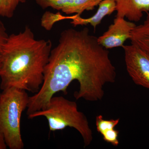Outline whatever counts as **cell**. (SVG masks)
Listing matches in <instances>:
<instances>
[{"instance_id":"obj_6","label":"cell","mask_w":149,"mask_h":149,"mask_svg":"<svg viewBox=\"0 0 149 149\" xmlns=\"http://www.w3.org/2000/svg\"><path fill=\"white\" fill-rule=\"evenodd\" d=\"M136 25L124 17H116L113 23L110 25L106 32L97 37L98 42L107 49L122 47L125 41L130 39L132 30Z\"/></svg>"},{"instance_id":"obj_13","label":"cell","mask_w":149,"mask_h":149,"mask_svg":"<svg viewBox=\"0 0 149 149\" xmlns=\"http://www.w3.org/2000/svg\"><path fill=\"white\" fill-rule=\"evenodd\" d=\"M120 118L111 120H105L102 115H99L96 118V125L97 130L99 133H102L107 130L113 129L118 124Z\"/></svg>"},{"instance_id":"obj_2","label":"cell","mask_w":149,"mask_h":149,"mask_svg":"<svg viewBox=\"0 0 149 149\" xmlns=\"http://www.w3.org/2000/svg\"><path fill=\"white\" fill-rule=\"evenodd\" d=\"M52 49L50 40H36L28 26L8 35L2 55L1 89L14 87L37 93L44 82Z\"/></svg>"},{"instance_id":"obj_16","label":"cell","mask_w":149,"mask_h":149,"mask_svg":"<svg viewBox=\"0 0 149 149\" xmlns=\"http://www.w3.org/2000/svg\"><path fill=\"white\" fill-rule=\"evenodd\" d=\"M6 145L4 140L1 136L0 135V149H6L7 148Z\"/></svg>"},{"instance_id":"obj_3","label":"cell","mask_w":149,"mask_h":149,"mask_svg":"<svg viewBox=\"0 0 149 149\" xmlns=\"http://www.w3.org/2000/svg\"><path fill=\"white\" fill-rule=\"evenodd\" d=\"M40 116L47 120L50 131H58L67 127L74 128L80 133L84 147L89 146L93 140V134L85 115L79 111L75 102L62 96L53 97L44 109L28 116L29 119Z\"/></svg>"},{"instance_id":"obj_11","label":"cell","mask_w":149,"mask_h":149,"mask_svg":"<svg viewBox=\"0 0 149 149\" xmlns=\"http://www.w3.org/2000/svg\"><path fill=\"white\" fill-rule=\"evenodd\" d=\"M29 0H0V16L12 18L18 6Z\"/></svg>"},{"instance_id":"obj_4","label":"cell","mask_w":149,"mask_h":149,"mask_svg":"<svg viewBox=\"0 0 149 149\" xmlns=\"http://www.w3.org/2000/svg\"><path fill=\"white\" fill-rule=\"evenodd\" d=\"M29 97L27 91L14 87L3 90L0 95V135L10 149L24 148L20 121Z\"/></svg>"},{"instance_id":"obj_8","label":"cell","mask_w":149,"mask_h":149,"mask_svg":"<svg viewBox=\"0 0 149 149\" xmlns=\"http://www.w3.org/2000/svg\"><path fill=\"white\" fill-rule=\"evenodd\" d=\"M98 6L97 12L89 18H83L77 14L70 16V19L71 20L70 23L74 27L90 24L95 30L105 17L111 15L116 10V0H103Z\"/></svg>"},{"instance_id":"obj_9","label":"cell","mask_w":149,"mask_h":149,"mask_svg":"<svg viewBox=\"0 0 149 149\" xmlns=\"http://www.w3.org/2000/svg\"><path fill=\"white\" fill-rule=\"evenodd\" d=\"M142 24L136 25L131 32V44L149 54V12Z\"/></svg>"},{"instance_id":"obj_10","label":"cell","mask_w":149,"mask_h":149,"mask_svg":"<svg viewBox=\"0 0 149 149\" xmlns=\"http://www.w3.org/2000/svg\"><path fill=\"white\" fill-rule=\"evenodd\" d=\"M103 0H63L62 12L67 15L81 14L85 11L93 10Z\"/></svg>"},{"instance_id":"obj_7","label":"cell","mask_w":149,"mask_h":149,"mask_svg":"<svg viewBox=\"0 0 149 149\" xmlns=\"http://www.w3.org/2000/svg\"><path fill=\"white\" fill-rule=\"evenodd\" d=\"M116 17L138 22L149 12V0H116Z\"/></svg>"},{"instance_id":"obj_15","label":"cell","mask_w":149,"mask_h":149,"mask_svg":"<svg viewBox=\"0 0 149 149\" xmlns=\"http://www.w3.org/2000/svg\"><path fill=\"white\" fill-rule=\"evenodd\" d=\"M3 23L0 19V69L1 64L2 55L4 46L8 36Z\"/></svg>"},{"instance_id":"obj_12","label":"cell","mask_w":149,"mask_h":149,"mask_svg":"<svg viewBox=\"0 0 149 149\" xmlns=\"http://www.w3.org/2000/svg\"><path fill=\"white\" fill-rule=\"evenodd\" d=\"M60 14L61 13L59 11L55 13L46 11L41 18V26L47 31H50L52 29L54 24L60 21Z\"/></svg>"},{"instance_id":"obj_1","label":"cell","mask_w":149,"mask_h":149,"mask_svg":"<svg viewBox=\"0 0 149 149\" xmlns=\"http://www.w3.org/2000/svg\"><path fill=\"white\" fill-rule=\"evenodd\" d=\"M109 54L87 27L63 31L58 44L51 51L42 85L37 93L29 97L27 116L44 109L56 93L67 94L68 88L74 80L80 85L79 91L74 94L76 100H101L104 95V86L114 83L116 79V69Z\"/></svg>"},{"instance_id":"obj_5","label":"cell","mask_w":149,"mask_h":149,"mask_svg":"<svg viewBox=\"0 0 149 149\" xmlns=\"http://www.w3.org/2000/svg\"><path fill=\"white\" fill-rule=\"evenodd\" d=\"M126 69L136 85L149 89V54L136 46L123 45Z\"/></svg>"},{"instance_id":"obj_14","label":"cell","mask_w":149,"mask_h":149,"mask_svg":"<svg viewBox=\"0 0 149 149\" xmlns=\"http://www.w3.org/2000/svg\"><path fill=\"white\" fill-rule=\"evenodd\" d=\"M118 134L119 131L113 128L105 131L102 133L101 135L104 141L114 146H117L119 143L118 140Z\"/></svg>"}]
</instances>
